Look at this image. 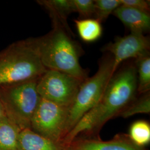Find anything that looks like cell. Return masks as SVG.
Segmentation results:
<instances>
[{"mask_svg": "<svg viewBox=\"0 0 150 150\" xmlns=\"http://www.w3.org/2000/svg\"><path fill=\"white\" fill-rule=\"evenodd\" d=\"M31 39L46 69L61 71L82 81L87 79L86 71L79 62L77 46L63 27L54 26L47 35Z\"/></svg>", "mask_w": 150, "mask_h": 150, "instance_id": "cell-2", "label": "cell"}, {"mask_svg": "<svg viewBox=\"0 0 150 150\" xmlns=\"http://www.w3.org/2000/svg\"><path fill=\"white\" fill-rule=\"evenodd\" d=\"M136 68L137 79V91L140 93H147L150 89V53L136 59Z\"/></svg>", "mask_w": 150, "mask_h": 150, "instance_id": "cell-15", "label": "cell"}, {"mask_svg": "<svg viewBox=\"0 0 150 150\" xmlns=\"http://www.w3.org/2000/svg\"><path fill=\"white\" fill-rule=\"evenodd\" d=\"M31 38L0 51V86L38 79L47 71Z\"/></svg>", "mask_w": 150, "mask_h": 150, "instance_id": "cell-3", "label": "cell"}, {"mask_svg": "<svg viewBox=\"0 0 150 150\" xmlns=\"http://www.w3.org/2000/svg\"><path fill=\"white\" fill-rule=\"evenodd\" d=\"M76 12L83 19L91 18L95 13V1L93 0H74Z\"/></svg>", "mask_w": 150, "mask_h": 150, "instance_id": "cell-19", "label": "cell"}, {"mask_svg": "<svg viewBox=\"0 0 150 150\" xmlns=\"http://www.w3.org/2000/svg\"><path fill=\"white\" fill-rule=\"evenodd\" d=\"M83 81L61 71L47 70L38 80L37 90L41 98L70 107Z\"/></svg>", "mask_w": 150, "mask_h": 150, "instance_id": "cell-6", "label": "cell"}, {"mask_svg": "<svg viewBox=\"0 0 150 150\" xmlns=\"http://www.w3.org/2000/svg\"><path fill=\"white\" fill-rule=\"evenodd\" d=\"M76 27L81 38L87 43L93 42L99 39L102 35L101 22L95 18L76 20Z\"/></svg>", "mask_w": 150, "mask_h": 150, "instance_id": "cell-14", "label": "cell"}, {"mask_svg": "<svg viewBox=\"0 0 150 150\" xmlns=\"http://www.w3.org/2000/svg\"><path fill=\"white\" fill-rule=\"evenodd\" d=\"M121 5L132 7L135 9L149 13L150 3L145 0H120Z\"/></svg>", "mask_w": 150, "mask_h": 150, "instance_id": "cell-20", "label": "cell"}, {"mask_svg": "<svg viewBox=\"0 0 150 150\" xmlns=\"http://www.w3.org/2000/svg\"><path fill=\"white\" fill-rule=\"evenodd\" d=\"M19 129L6 117L0 120V150H18Z\"/></svg>", "mask_w": 150, "mask_h": 150, "instance_id": "cell-12", "label": "cell"}, {"mask_svg": "<svg viewBox=\"0 0 150 150\" xmlns=\"http://www.w3.org/2000/svg\"><path fill=\"white\" fill-rule=\"evenodd\" d=\"M5 114L4 108H3V107L2 106V104H1V101H0V120L4 118V117H5Z\"/></svg>", "mask_w": 150, "mask_h": 150, "instance_id": "cell-21", "label": "cell"}, {"mask_svg": "<svg viewBox=\"0 0 150 150\" xmlns=\"http://www.w3.org/2000/svg\"><path fill=\"white\" fill-rule=\"evenodd\" d=\"M150 112V95L147 93L145 96L125 108L120 114L123 118H128L136 114L149 113Z\"/></svg>", "mask_w": 150, "mask_h": 150, "instance_id": "cell-18", "label": "cell"}, {"mask_svg": "<svg viewBox=\"0 0 150 150\" xmlns=\"http://www.w3.org/2000/svg\"><path fill=\"white\" fill-rule=\"evenodd\" d=\"M95 18L100 22L105 21L120 6V0H95Z\"/></svg>", "mask_w": 150, "mask_h": 150, "instance_id": "cell-17", "label": "cell"}, {"mask_svg": "<svg viewBox=\"0 0 150 150\" xmlns=\"http://www.w3.org/2000/svg\"><path fill=\"white\" fill-rule=\"evenodd\" d=\"M38 79L0 86V101L6 117L20 130L30 129L32 116L41 100L37 90Z\"/></svg>", "mask_w": 150, "mask_h": 150, "instance_id": "cell-4", "label": "cell"}, {"mask_svg": "<svg viewBox=\"0 0 150 150\" xmlns=\"http://www.w3.org/2000/svg\"><path fill=\"white\" fill-rule=\"evenodd\" d=\"M72 150H141L139 147L123 141L102 142L84 141L76 144Z\"/></svg>", "mask_w": 150, "mask_h": 150, "instance_id": "cell-13", "label": "cell"}, {"mask_svg": "<svg viewBox=\"0 0 150 150\" xmlns=\"http://www.w3.org/2000/svg\"><path fill=\"white\" fill-rule=\"evenodd\" d=\"M137 89L136 66L129 65L115 73L108 82L100 101L64 136L62 142L69 145L81 132L101 127L126 108L134 98Z\"/></svg>", "mask_w": 150, "mask_h": 150, "instance_id": "cell-1", "label": "cell"}, {"mask_svg": "<svg viewBox=\"0 0 150 150\" xmlns=\"http://www.w3.org/2000/svg\"><path fill=\"white\" fill-rule=\"evenodd\" d=\"M150 41L144 34L131 32L128 35L115 38L105 50L113 54V71L115 73L120 64L129 59H138L149 52Z\"/></svg>", "mask_w": 150, "mask_h": 150, "instance_id": "cell-8", "label": "cell"}, {"mask_svg": "<svg viewBox=\"0 0 150 150\" xmlns=\"http://www.w3.org/2000/svg\"><path fill=\"white\" fill-rule=\"evenodd\" d=\"M69 108L41 98L32 116L30 129L44 137L62 144Z\"/></svg>", "mask_w": 150, "mask_h": 150, "instance_id": "cell-7", "label": "cell"}, {"mask_svg": "<svg viewBox=\"0 0 150 150\" xmlns=\"http://www.w3.org/2000/svg\"><path fill=\"white\" fill-rule=\"evenodd\" d=\"M18 150H64L62 145L54 142L33 131L22 129L18 139Z\"/></svg>", "mask_w": 150, "mask_h": 150, "instance_id": "cell-11", "label": "cell"}, {"mask_svg": "<svg viewBox=\"0 0 150 150\" xmlns=\"http://www.w3.org/2000/svg\"><path fill=\"white\" fill-rule=\"evenodd\" d=\"M129 137L137 147L147 145L150 141V124L145 121L134 122L129 129Z\"/></svg>", "mask_w": 150, "mask_h": 150, "instance_id": "cell-16", "label": "cell"}, {"mask_svg": "<svg viewBox=\"0 0 150 150\" xmlns=\"http://www.w3.org/2000/svg\"><path fill=\"white\" fill-rule=\"evenodd\" d=\"M113 66V57L105 58L101 61L96 74L82 82L74 102L69 108L64 137L100 101L108 82L115 74Z\"/></svg>", "mask_w": 150, "mask_h": 150, "instance_id": "cell-5", "label": "cell"}, {"mask_svg": "<svg viewBox=\"0 0 150 150\" xmlns=\"http://www.w3.org/2000/svg\"><path fill=\"white\" fill-rule=\"evenodd\" d=\"M113 14L129 28L131 32L144 34L150 30L149 13L121 5L113 11Z\"/></svg>", "mask_w": 150, "mask_h": 150, "instance_id": "cell-9", "label": "cell"}, {"mask_svg": "<svg viewBox=\"0 0 150 150\" xmlns=\"http://www.w3.org/2000/svg\"><path fill=\"white\" fill-rule=\"evenodd\" d=\"M38 2L48 11L54 26H61L70 34L71 32L67 18L71 13L76 12L74 0H43Z\"/></svg>", "mask_w": 150, "mask_h": 150, "instance_id": "cell-10", "label": "cell"}]
</instances>
